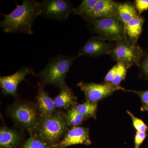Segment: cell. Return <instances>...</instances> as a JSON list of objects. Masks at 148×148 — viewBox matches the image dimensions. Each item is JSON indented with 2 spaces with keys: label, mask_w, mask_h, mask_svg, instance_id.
Instances as JSON below:
<instances>
[{
  "label": "cell",
  "mask_w": 148,
  "mask_h": 148,
  "mask_svg": "<svg viewBox=\"0 0 148 148\" xmlns=\"http://www.w3.org/2000/svg\"><path fill=\"white\" fill-rule=\"evenodd\" d=\"M9 14H1L4 16L0 27L6 33H24L32 35V26L35 19L41 13V2L35 0H24Z\"/></svg>",
  "instance_id": "cell-1"
},
{
  "label": "cell",
  "mask_w": 148,
  "mask_h": 148,
  "mask_svg": "<svg viewBox=\"0 0 148 148\" xmlns=\"http://www.w3.org/2000/svg\"><path fill=\"white\" fill-rule=\"evenodd\" d=\"M6 114L16 126L21 130L27 131L30 136L34 135L42 118L36 105L18 98L7 108Z\"/></svg>",
  "instance_id": "cell-2"
},
{
  "label": "cell",
  "mask_w": 148,
  "mask_h": 148,
  "mask_svg": "<svg viewBox=\"0 0 148 148\" xmlns=\"http://www.w3.org/2000/svg\"><path fill=\"white\" fill-rule=\"evenodd\" d=\"M70 127L66 120V113L57 110L51 116L42 118L33 135L53 147L62 139Z\"/></svg>",
  "instance_id": "cell-3"
},
{
  "label": "cell",
  "mask_w": 148,
  "mask_h": 148,
  "mask_svg": "<svg viewBox=\"0 0 148 148\" xmlns=\"http://www.w3.org/2000/svg\"><path fill=\"white\" fill-rule=\"evenodd\" d=\"M77 57L58 54L51 59L45 68L38 75L43 87L47 84H52L60 88L66 83L65 80L74 61Z\"/></svg>",
  "instance_id": "cell-4"
},
{
  "label": "cell",
  "mask_w": 148,
  "mask_h": 148,
  "mask_svg": "<svg viewBox=\"0 0 148 148\" xmlns=\"http://www.w3.org/2000/svg\"><path fill=\"white\" fill-rule=\"evenodd\" d=\"M89 22L92 32L106 41L116 42L127 36L124 24L118 16L100 17Z\"/></svg>",
  "instance_id": "cell-5"
},
{
  "label": "cell",
  "mask_w": 148,
  "mask_h": 148,
  "mask_svg": "<svg viewBox=\"0 0 148 148\" xmlns=\"http://www.w3.org/2000/svg\"><path fill=\"white\" fill-rule=\"evenodd\" d=\"M144 51L137 44L126 37L116 42L110 56L117 62L124 65L127 69L139 66Z\"/></svg>",
  "instance_id": "cell-6"
},
{
  "label": "cell",
  "mask_w": 148,
  "mask_h": 148,
  "mask_svg": "<svg viewBox=\"0 0 148 148\" xmlns=\"http://www.w3.org/2000/svg\"><path fill=\"white\" fill-rule=\"evenodd\" d=\"M77 85L84 93L86 101L97 103L110 96L115 91L120 90L125 91V90L121 86L104 82L95 83L80 82Z\"/></svg>",
  "instance_id": "cell-7"
},
{
  "label": "cell",
  "mask_w": 148,
  "mask_h": 148,
  "mask_svg": "<svg viewBox=\"0 0 148 148\" xmlns=\"http://www.w3.org/2000/svg\"><path fill=\"white\" fill-rule=\"evenodd\" d=\"M41 5L40 16L48 19L65 21L73 12V4L68 0H45Z\"/></svg>",
  "instance_id": "cell-8"
},
{
  "label": "cell",
  "mask_w": 148,
  "mask_h": 148,
  "mask_svg": "<svg viewBox=\"0 0 148 148\" xmlns=\"http://www.w3.org/2000/svg\"><path fill=\"white\" fill-rule=\"evenodd\" d=\"M29 75H35L33 69L29 67H23L15 73L0 77V86L2 93L4 95H11L14 98H18L17 93L18 85Z\"/></svg>",
  "instance_id": "cell-9"
},
{
  "label": "cell",
  "mask_w": 148,
  "mask_h": 148,
  "mask_svg": "<svg viewBox=\"0 0 148 148\" xmlns=\"http://www.w3.org/2000/svg\"><path fill=\"white\" fill-rule=\"evenodd\" d=\"M91 144L88 127L73 126L69 128L62 139L53 147L54 148H66L74 145H90Z\"/></svg>",
  "instance_id": "cell-10"
},
{
  "label": "cell",
  "mask_w": 148,
  "mask_h": 148,
  "mask_svg": "<svg viewBox=\"0 0 148 148\" xmlns=\"http://www.w3.org/2000/svg\"><path fill=\"white\" fill-rule=\"evenodd\" d=\"M114 45L100 37L91 36L79 51L77 57L84 55L94 57L110 55Z\"/></svg>",
  "instance_id": "cell-11"
},
{
  "label": "cell",
  "mask_w": 148,
  "mask_h": 148,
  "mask_svg": "<svg viewBox=\"0 0 148 148\" xmlns=\"http://www.w3.org/2000/svg\"><path fill=\"white\" fill-rule=\"evenodd\" d=\"M118 3L112 0H99L92 10L82 17L88 21L100 17L117 16Z\"/></svg>",
  "instance_id": "cell-12"
},
{
  "label": "cell",
  "mask_w": 148,
  "mask_h": 148,
  "mask_svg": "<svg viewBox=\"0 0 148 148\" xmlns=\"http://www.w3.org/2000/svg\"><path fill=\"white\" fill-rule=\"evenodd\" d=\"M24 134L21 131L1 126L0 129V148H20L22 147Z\"/></svg>",
  "instance_id": "cell-13"
},
{
  "label": "cell",
  "mask_w": 148,
  "mask_h": 148,
  "mask_svg": "<svg viewBox=\"0 0 148 148\" xmlns=\"http://www.w3.org/2000/svg\"><path fill=\"white\" fill-rule=\"evenodd\" d=\"M77 100L73 91L66 83L60 87L59 93L53 99L56 109L67 111L76 106Z\"/></svg>",
  "instance_id": "cell-14"
},
{
  "label": "cell",
  "mask_w": 148,
  "mask_h": 148,
  "mask_svg": "<svg viewBox=\"0 0 148 148\" xmlns=\"http://www.w3.org/2000/svg\"><path fill=\"white\" fill-rule=\"evenodd\" d=\"M36 105L42 117H49L57 110L53 100L38 83V93L36 97Z\"/></svg>",
  "instance_id": "cell-15"
},
{
  "label": "cell",
  "mask_w": 148,
  "mask_h": 148,
  "mask_svg": "<svg viewBox=\"0 0 148 148\" xmlns=\"http://www.w3.org/2000/svg\"><path fill=\"white\" fill-rule=\"evenodd\" d=\"M144 22V17L138 14L125 26L126 36L133 42L137 43L142 33Z\"/></svg>",
  "instance_id": "cell-16"
},
{
  "label": "cell",
  "mask_w": 148,
  "mask_h": 148,
  "mask_svg": "<svg viewBox=\"0 0 148 148\" xmlns=\"http://www.w3.org/2000/svg\"><path fill=\"white\" fill-rule=\"evenodd\" d=\"M138 14L134 3L128 1L118 3V16L124 24L125 27Z\"/></svg>",
  "instance_id": "cell-17"
},
{
  "label": "cell",
  "mask_w": 148,
  "mask_h": 148,
  "mask_svg": "<svg viewBox=\"0 0 148 148\" xmlns=\"http://www.w3.org/2000/svg\"><path fill=\"white\" fill-rule=\"evenodd\" d=\"M98 103L86 101L82 104H77L75 108L80 114L87 120L96 118Z\"/></svg>",
  "instance_id": "cell-18"
},
{
  "label": "cell",
  "mask_w": 148,
  "mask_h": 148,
  "mask_svg": "<svg viewBox=\"0 0 148 148\" xmlns=\"http://www.w3.org/2000/svg\"><path fill=\"white\" fill-rule=\"evenodd\" d=\"M67 122L71 127L78 126L82 124L86 119L79 113L75 107L67 111L66 113Z\"/></svg>",
  "instance_id": "cell-19"
},
{
  "label": "cell",
  "mask_w": 148,
  "mask_h": 148,
  "mask_svg": "<svg viewBox=\"0 0 148 148\" xmlns=\"http://www.w3.org/2000/svg\"><path fill=\"white\" fill-rule=\"evenodd\" d=\"M98 1L99 0H83L78 7L74 8L73 13L84 17L90 12Z\"/></svg>",
  "instance_id": "cell-20"
},
{
  "label": "cell",
  "mask_w": 148,
  "mask_h": 148,
  "mask_svg": "<svg viewBox=\"0 0 148 148\" xmlns=\"http://www.w3.org/2000/svg\"><path fill=\"white\" fill-rule=\"evenodd\" d=\"M21 148H54L44 143L34 135L30 136L29 138L24 142Z\"/></svg>",
  "instance_id": "cell-21"
},
{
  "label": "cell",
  "mask_w": 148,
  "mask_h": 148,
  "mask_svg": "<svg viewBox=\"0 0 148 148\" xmlns=\"http://www.w3.org/2000/svg\"><path fill=\"white\" fill-rule=\"evenodd\" d=\"M117 68L116 76L112 82V84L115 86H120L121 83L124 80L127 73V68L121 63L117 62Z\"/></svg>",
  "instance_id": "cell-22"
},
{
  "label": "cell",
  "mask_w": 148,
  "mask_h": 148,
  "mask_svg": "<svg viewBox=\"0 0 148 148\" xmlns=\"http://www.w3.org/2000/svg\"><path fill=\"white\" fill-rule=\"evenodd\" d=\"M138 67L141 76L148 80V49L144 51L143 57Z\"/></svg>",
  "instance_id": "cell-23"
},
{
  "label": "cell",
  "mask_w": 148,
  "mask_h": 148,
  "mask_svg": "<svg viewBox=\"0 0 148 148\" xmlns=\"http://www.w3.org/2000/svg\"><path fill=\"white\" fill-rule=\"evenodd\" d=\"M125 91L135 93L139 96L142 102L140 110L142 112H148V90H125Z\"/></svg>",
  "instance_id": "cell-24"
},
{
  "label": "cell",
  "mask_w": 148,
  "mask_h": 148,
  "mask_svg": "<svg viewBox=\"0 0 148 148\" xmlns=\"http://www.w3.org/2000/svg\"><path fill=\"white\" fill-rule=\"evenodd\" d=\"M127 113L132 119V124L137 131L147 133L148 130V126L142 120L135 116L133 114L128 110H127Z\"/></svg>",
  "instance_id": "cell-25"
},
{
  "label": "cell",
  "mask_w": 148,
  "mask_h": 148,
  "mask_svg": "<svg viewBox=\"0 0 148 148\" xmlns=\"http://www.w3.org/2000/svg\"><path fill=\"white\" fill-rule=\"evenodd\" d=\"M138 13H143L148 10V0H136L134 3Z\"/></svg>",
  "instance_id": "cell-26"
},
{
  "label": "cell",
  "mask_w": 148,
  "mask_h": 148,
  "mask_svg": "<svg viewBox=\"0 0 148 148\" xmlns=\"http://www.w3.org/2000/svg\"><path fill=\"white\" fill-rule=\"evenodd\" d=\"M147 136L145 132L137 131L135 135L134 148H140Z\"/></svg>",
  "instance_id": "cell-27"
},
{
  "label": "cell",
  "mask_w": 148,
  "mask_h": 148,
  "mask_svg": "<svg viewBox=\"0 0 148 148\" xmlns=\"http://www.w3.org/2000/svg\"><path fill=\"white\" fill-rule=\"evenodd\" d=\"M117 68V65L116 64L109 71L104 79V83H112L116 75Z\"/></svg>",
  "instance_id": "cell-28"
}]
</instances>
